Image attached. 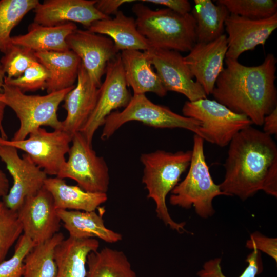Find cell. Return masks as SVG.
Returning <instances> with one entry per match:
<instances>
[{"instance_id":"obj_1","label":"cell","mask_w":277,"mask_h":277,"mask_svg":"<svg viewBox=\"0 0 277 277\" xmlns=\"http://www.w3.org/2000/svg\"><path fill=\"white\" fill-rule=\"evenodd\" d=\"M228 146L224 177L219 184L226 196L245 201L262 190L276 197L277 145L271 136L250 126Z\"/></svg>"},{"instance_id":"obj_2","label":"cell","mask_w":277,"mask_h":277,"mask_svg":"<svg viewBox=\"0 0 277 277\" xmlns=\"http://www.w3.org/2000/svg\"><path fill=\"white\" fill-rule=\"evenodd\" d=\"M225 62L211 94L232 111L247 116L252 124L262 126L265 116L276 107V58L269 53L255 66L231 58H225Z\"/></svg>"},{"instance_id":"obj_3","label":"cell","mask_w":277,"mask_h":277,"mask_svg":"<svg viewBox=\"0 0 277 277\" xmlns=\"http://www.w3.org/2000/svg\"><path fill=\"white\" fill-rule=\"evenodd\" d=\"M192 150L171 152L162 150L143 153L140 156L144 166L142 183L147 190V197L155 203L157 217L180 233L189 232L185 229V223L176 222L171 217L166 197L189 168Z\"/></svg>"},{"instance_id":"obj_4","label":"cell","mask_w":277,"mask_h":277,"mask_svg":"<svg viewBox=\"0 0 277 277\" xmlns=\"http://www.w3.org/2000/svg\"><path fill=\"white\" fill-rule=\"evenodd\" d=\"M140 33L151 47L189 52L196 43L195 20L191 13H176L168 9L153 10L142 2L132 8Z\"/></svg>"},{"instance_id":"obj_5","label":"cell","mask_w":277,"mask_h":277,"mask_svg":"<svg viewBox=\"0 0 277 277\" xmlns=\"http://www.w3.org/2000/svg\"><path fill=\"white\" fill-rule=\"evenodd\" d=\"M204 141L200 136L194 135L188 172L171 191L169 203L187 209L193 207L200 217L207 219L215 213L214 199L226 195L211 177L206 161Z\"/></svg>"},{"instance_id":"obj_6","label":"cell","mask_w":277,"mask_h":277,"mask_svg":"<svg viewBox=\"0 0 277 277\" xmlns=\"http://www.w3.org/2000/svg\"><path fill=\"white\" fill-rule=\"evenodd\" d=\"M75 85L45 95H27L18 88L4 84L2 85L0 102L11 108L20 122V126L12 141H22L42 126L54 130L62 129V121L57 111L60 103Z\"/></svg>"},{"instance_id":"obj_7","label":"cell","mask_w":277,"mask_h":277,"mask_svg":"<svg viewBox=\"0 0 277 277\" xmlns=\"http://www.w3.org/2000/svg\"><path fill=\"white\" fill-rule=\"evenodd\" d=\"M133 121L156 128H182L197 135L201 125L197 120L179 114L166 106L154 104L144 94H133L122 111H113L106 117L101 139H109L124 124Z\"/></svg>"},{"instance_id":"obj_8","label":"cell","mask_w":277,"mask_h":277,"mask_svg":"<svg viewBox=\"0 0 277 277\" xmlns=\"http://www.w3.org/2000/svg\"><path fill=\"white\" fill-rule=\"evenodd\" d=\"M182 113L201 123L198 136L221 147L228 146L238 132L252 124L247 116L207 98L186 101Z\"/></svg>"},{"instance_id":"obj_9","label":"cell","mask_w":277,"mask_h":277,"mask_svg":"<svg viewBox=\"0 0 277 277\" xmlns=\"http://www.w3.org/2000/svg\"><path fill=\"white\" fill-rule=\"evenodd\" d=\"M67 161L56 177L72 179L84 190L106 193L109 188V169L104 158L98 156L92 144L77 132L72 135Z\"/></svg>"},{"instance_id":"obj_10","label":"cell","mask_w":277,"mask_h":277,"mask_svg":"<svg viewBox=\"0 0 277 277\" xmlns=\"http://www.w3.org/2000/svg\"><path fill=\"white\" fill-rule=\"evenodd\" d=\"M72 136L62 129L48 132L40 127L22 141L3 139L0 144L15 147L27 154L46 174L57 176L66 160Z\"/></svg>"},{"instance_id":"obj_11","label":"cell","mask_w":277,"mask_h":277,"mask_svg":"<svg viewBox=\"0 0 277 277\" xmlns=\"http://www.w3.org/2000/svg\"><path fill=\"white\" fill-rule=\"evenodd\" d=\"M98 89L95 107L80 132L90 144L96 130L114 110L126 107L132 96L128 89L120 53L110 61Z\"/></svg>"},{"instance_id":"obj_12","label":"cell","mask_w":277,"mask_h":277,"mask_svg":"<svg viewBox=\"0 0 277 277\" xmlns=\"http://www.w3.org/2000/svg\"><path fill=\"white\" fill-rule=\"evenodd\" d=\"M0 158L13 179V185L2 201L16 212L26 197L44 187L47 175L27 154L21 157L15 147L0 144Z\"/></svg>"},{"instance_id":"obj_13","label":"cell","mask_w":277,"mask_h":277,"mask_svg":"<svg viewBox=\"0 0 277 277\" xmlns=\"http://www.w3.org/2000/svg\"><path fill=\"white\" fill-rule=\"evenodd\" d=\"M144 51L167 92L182 94L189 101L207 98L202 87L193 80L194 76L180 52L153 47Z\"/></svg>"},{"instance_id":"obj_14","label":"cell","mask_w":277,"mask_h":277,"mask_svg":"<svg viewBox=\"0 0 277 277\" xmlns=\"http://www.w3.org/2000/svg\"><path fill=\"white\" fill-rule=\"evenodd\" d=\"M16 212L23 234L35 245L59 232L61 221L52 196L44 187L35 194L26 197Z\"/></svg>"},{"instance_id":"obj_15","label":"cell","mask_w":277,"mask_h":277,"mask_svg":"<svg viewBox=\"0 0 277 277\" xmlns=\"http://www.w3.org/2000/svg\"><path fill=\"white\" fill-rule=\"evenodd\" d=\"M69 49L81 59L92 81L100 88L108 63L119 53L113 42L105 35L76 29L67 38Z\"/></svg>"},{"instance_id":"obj_16","label":"cell","mask_w":277,"mask_h":277,"mask_svg":"<svg viewBox=\"0 0 277 277\" xmlns=\"http://www.w3.org/2000/svg\"><path fill=\"white\" fill-rule=\"evenodd\" d=\"M225 29L228 36L226 58L238 60L243 53L253 50L266 41L277 28V13L261 19H251L230 14Z\"/></svg>"},{"instance_id":"obj_17","label":"cell","mask_w":277,"mask_h":277,"mask_svg":"<svg viewBox=\"0 0 277 277\" xmlns=\"http://www.w3.org/2000/svg\"><path fill=\"white\" fill-rule=\"evenodd\" d=\"M228 49L227 35L208 42H196L184 56L185 64L206 94H211L219 75L224 70Z\"/></svg>"},{"instance_id":"obj_18","label":"cell","mask_w":277,"mask_h":277,"mask_svg":"<svg viewBox=\"0 0 277 277\" xmlns=\"http://www.w3.org/2000/svg\"><path fill=\"white\" fill-rule=\"evenodd\" d=\"M96 0H45L33 10L34 23L55 26L78 23L87 29L95 21L108 18L95 7Z\"/></svg>"},{"instance_id":"obj_19","label":"cell","mask_w":277,"mask_h":277,"mask_svg":"<svg viewBox=\"0 0 277 277\" xmlns=\"http://www.w3.org/2000/svg\"><path fill=\"white\" fill-rule=\"evenodd\" d=\"M98 89L81 63L76 85L63 100L67 116L62 121V130L72 136L81 130L95 107Z\"/></svg>"},{"instance_id":"obj_20","label":"cell","mask_w":277,"mask_h":277,"mask_svg":"<svg viewBox=\"0 0 277 277\" xmlns=\"http://www.w3.org/2000/svg\"><path fill=\"white\" fill-rule=\"evenodd\" d=\"M127 85L134 94L152 92L163 97L167 91L163 87L144 51L130 50L120 53Z\"/></svg>"},{"instance_id":"obj_21","label":"cell","mask_w":277,"mask_h":277,"mask_svg":"<svg viewBox=\"0 0 277 277\" xmlns=\"http://www.w3.org/2000/svg\"><path fill=\"white\" fill-rule=\"evenodd\" d=\"M88 30L108 36L119 51L130 50L146 51L151 47L147 40L138 31L135 19L126 16L120 10L113 18L94 22Z\"/></svg>"},{"instance_id":"obj_22","label":"cell","mask_w":277,"mask_h":277,"mask_svg":"<svg viewBox=\"0 0 277 277\" xmlns=\"http://www.w3.org/2000/svg\"><path fill=\"white\" fill-rule=\"evenodd\" d=\"M99 246L95 238L64 239L55 249V277H85L87 256Z\"/></svg>"},{"instance_id":"obj_23","label":"cell","mask_w":277,"mask_h":277,"mask_svg":"<svg viewBox=\"0 0 277 277\" xmlns=\"http://www.w3.org/2000/svg\"><path fill=\"white\" fill-rule=\"evenodd\" d=\"M69 236L76 239L98 238L108 243H117L122 235L106 227L102 215L95 211L56 209Z\"/></svg>"},{"instance_id":"obj_24","label":"cell","mask_w":277,"mask_h":277,"mask_svg":"<svg viewBox=\"0 0 277 277\" xmlns=\"http://www.w3.org/2000/svg\"><path fill=\"white\" fill-rule=\"evenodd\" d=\"M44 187L52 196L56 209L93 211L108 199L106 193L87 192L58 177H47Z\"/></svg>"},{"instance_id":"obj_25","label":"cell","mask_w":277,"mask_h":277,"mask_svg":"<svg viewBox=\"0 0 277 277\" xmlns=\"http://www.w3.org/2000/svg\"><path fill=\"white\" fill-rule=\"evenodd\" d=\"M77 29L74 23L45 26L33 22L25 34L11 36L13 44L28 48L35 52L65 51L69 50L66 39Z\"/></svg>"},{"instance_id":"obj_26","label":"cell","mask_w":277,"mask_h":277,"mask_svg":"<svg viewBox=\"0 0 277 277\" xmlns=\"http://www.w3.org/2000/svg\"><path fill=\"white\" fill-rule=\"evenodd\" d=\"M35 56L49 73L46 87L48 93L74 85L81 60L73 51L39 52Z\"/></svg>"},{"instance_id":"obj_27","label":"cell","mask_w":277,"mask_h":277,"mask_svg":"<svg viewBox=\"0 0 277 277\" xmlns=\"http://www.w3.org/2000/svg\"><path fill=\"white\" fill-rule=\"evenodd\" d=\"M85 277H137L126 255L109 247L90 252Z\"/></svg>"},{"instance_id":"obj_28","label":"cell","mask_w":277,"mask_h":277,"mask_svg":"<svg viewBox=\"0 0 277 277\" xmlns=\"http://www.w3.org/2000/svg\"><path fill=\"white\" fill-rule=\"evenodd\" d=\"M191 14L196 22V42L208 43L223 34L225 22L230 14L223 5L211 0H194Z\"/></svg>"},{"instance_id":"obj_29","label":"cell","mask_w":277,"mask_h":277,"mask_svg":"<svg viewBox=\"0 0 277 277\" xmlns=\"http://www.w3.org/2000/svg\"><path fill=\"white\" fill-rule=\"evenodd\" d=\"M64 239V234L58 232L45 242L36 244L24 259L23 277H55V249Z\"/></svg>"},{"instance_id":"obj_30","label":"cell","mask_w":277,"mask_h":277,"mask_svg":"<svg viewBox=\"0 0 277 277\" xmlns=\"http://www.w3.org/2000/svg\"><path fill=\"white\" fill-rule=\"evenodd\" d=\"M38 0L0 1V51L4 53L12 45L11 32L31 10Z\"/></svg>"},{"instance_id":"obj_31","label":"cell","mask_w":277,"mask_h":277,"mask_svg":"<svg viewBox=\"0 0 277 277\" xmlns=\"http://www.w3.org/2000/svg\"><path fill=\"white\" fill-rule=\"evenodd\" d=\"M0 60V70L4 77L16 78L21 76L34 62L37 61L31 49L12 44Z\"/></svg>"},{"instance_id":"obj_32","label":"cell","mask_w":277,"mask_h":277,"mask_svg":"<svg viewBox=\"0 0 277 277\" xmlns=\"http://www.w3.org/2000/svg\"><path fill=\"white\" fill-rule=\"evenodd\" d=\"M216 3L225 6L230 14L251 19L267 18L277 13L275 0H218Z\"/></svg>"},{"instance_id":"obj_33","label":"cell","mask_w":277,"mask_h":277,"mask_svg":"<svg viewBox=\"0 0 277 277\" xmlns=\"http://www.w3.org/2000/svg\"><path fill=\"white\" fill-rule=\"evenodd\" d=\"M22 233L17 212L0 201V263L5 260L10 248Z\"/></svg>"},{"instance_id":"obj_34","label":"cell","mask_w":277,"mask_h":277,"mask_svg":"<svg viewBox=\"0 0 277 277\" xmlns=\"http://www.w3.org/2000/svg\"><path fill=\"white\" fill-rule=\"evenodd\" d=\"M246 258L247 267L238 277H256L263 269L261 252L254 249ZM222 259L215 258L205 262L197 272L198 277H228L222 271Z\"/></svg>"},{"instance_id":"obj_35","label":"cell","mask_w":277,"mask_h":277,"mask_svg":"<svg viewBox=\"0 0 277 277\" xmlns=\"http://www.w3.org/2000/svg\"><path fill=\"white\" fill-rule=\"evenodd\" d=\"M49 77L47 69L39 62L32 63L19 77L9 78L4 77V84L18 88L23 92L34 91L46 89Z\"/></svg>"},{"instance_id":"obj_36","label":"cell","mask_w":277,"mask_h":277,"mask_svg":"<svg viewBox=\"0 0 277 277\" xmlns=\"http://www.w3.org/2000/svg\"><path fill=\"white\" fill-rule=\"evenodd\" d=\"M35 244L24 234L16 241L13 255L0 263V277H23L24 260Z\"/></svg>"},{"instance_id":"obj_37","label":"cell","mask_w":277,"mask_h":277,"mask_svg":"<svg viewBox=\"0 0 277 277\" xmlns=\"http://www.w3.org/2000/svg\"><path fill=\"white\" fill-rule=\"evenodd\" d=\"M246 247L251 250L262 251L277 262V239L267 237L259 231L250 234L246 243Z\"/></svg>"},{"instance_id":"obj_38","label":"cell","mask_w":277,"mask_h":277,"mask_svg":"<svg viewBox=\"0 0 277 277\" xmlns=\"http://www.w3.org/2000/svg\"><path fill=\"white\" fill-rule=\"evenodd\" d=\"M141 2L164 6L181 15L189 13L192 10L191 4L187 0H142Z\"/></svg>"},{"instance_id":"obj_39","label":"cell","mask_w":277,"mask_h":277,"mask_svg":"<svg viewBox=\"0 0 277 277\" xmlns=\"http://www.w3.org/2000/svg\"><path fill=\"white\" fill-rule=\"evenodd\" d=\"M135 2L134 0H96V8L103 14L110 17L115 15L119 11V8L125 3Z\"/></svg>"},{"instance_id":"obj_40","label":"cell","mask_w":277,"mask_h":277,"mask_svg":"<svg viewBox=\"0 0 277 277\" xmlns=\"http://www.w3.org/2000/svg\"><path fill=\"white\" fill-rule=\"evenodd\" d=\"M263 126V131L270 135L277 134V107L265 116Z\"/></svg>"},{"instance_id":"obj_41","label":"cell","mask_w":277,"mask_h":277,"mask_svg":"<svg viewBox=\"0 0 277 277\" xmlns=\"http://www.w3.org/2000/svg\"><path fill=\"white\" fill-rule=\"evenodd\" d=\"M9 191V182L5 173L0 169V197H4Z\"/></svg>"},{"instance_id":"obj_42","label":"cell","mask_w":277,"mask_h":277,"mask_svg":"<svg viewBox=\"0 0 277 277\" xmlns=\"http://www.w3.org/2000/svg\"><path fill=\"white\" fill-rule=\"evenodd\" d=\"M1 92L0 91V94ZM6 105L2 102H0V133H1V137L3 139H8V136L7 135V134L6 132L5 131L3 122V118H4V111L5 108L6 107Z\"/></svg>"}]
</instances>
